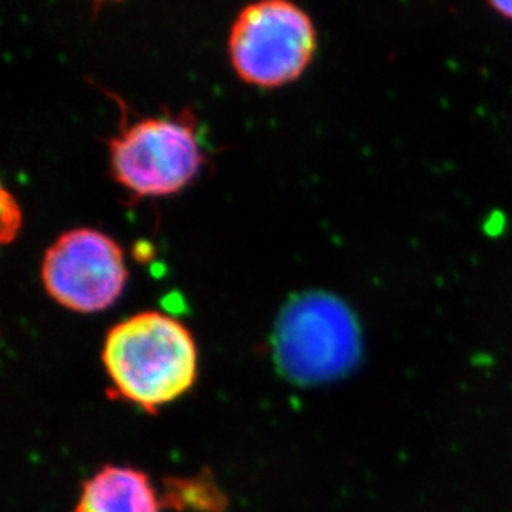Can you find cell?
Listing matches in <instances>:
<instances>
[{
    "label": "cell",
    "mask_w": 512,
    "mask_h": 512,
    "mask_svg": "<svg viewBox=\"0 0 512 512\" xmlns=\"http://www.w3.org/2000/svg\"><path fill=\"white\" fill-rule=\"evenodd\" d=\"M75 512H161V501L145 473L105 466L83 484Z\"/></svg>",
    "instance_id": "8992f818"
},
{
    "label": "cell",
    "mask_w": 512,
    "mask_h": 512,
    "mask_svg": "<svg viewBox=\"0 0 512 512\" xmlns=\"http://www.w3.org/2000/svg\"><path fill=\"white\" fill-rule=\"evenodd\" d=\"M491 7L498 10L499 14L504 15L506 19L512 20V2H493Z\"/></svg>",
    "instance_id": "9c48e42d"
},
{
    "label": "cell",
    "mask_w": 512,
    "mask_h": 512,
    "mask_svg": "<svg viewBox=\"0 0 512 512\" xmlns=\"http://www.w3.org/2000/svg\"><path fill=\"white\" fill-rule=\"evenodd\" d=\"M20 209L14 199L10 198L7 191L2 193V239L10 241L15 232L20 228Z\"/></svg>",
    "instance_id": "ba28073f"
},
{
    "label": "cell",
    "mask_w": 512,
    "mask_h": 512,
    "mask_svg": "<svg viewBox=\"0 0 512 512\" xmlns=\"http://www.w3.org/2000/svg\"><path fill=\"white\" fill-rule=\"evenodd\" d=\"M116 181L136 196H163L198 174L203 153L188 113L143 118L110 143Z\"/></svg>",
    "instance_id": "277c9868"
},
{
    "label": "cell",
    "mask_w": 512,
    "mask_h": 512,
    "mask_svg": "<svg viewBox=\"0 0 512 512\" xmlns=\"http://www.w3.org/2000/svg\"><path fill=\"white\" fill-rule=\"evenodd\" d=\"M358 348L355 319L332 295H299L277 320L276 362L292 382L312 385L340 377L357 362Z\"/></svg>",
    "instance_id": "7a4b0ae2"
},
{
    "label": "cell",
    "mask_w": 512,
    "mask_h": 512,
    "mask_svg": "<svg viewBox=\"0 0 512 512\" xmlns=\"http://www.w3.org/2000/svg\"><path fill=\"white\" fill-rule=\"evenodd\" d=\"M42 281L50 297L67 309H107L125 287L123 252L112 237L95 229L63 232L45 254Z\"/></svg>",
    "instance_id": "5b68a950"
},
{
    "label": "cell",
    "mask_w": 512,
    "mask_h": 512,
    "mask_svg": "<svg viewBox=\"0 0 512 512\" xmlns=\"http://www.w3.org/2000/svg\"><path fill=\"white\" fill-rule=\"evenodd\" d=\"M102 358L116 393L146 411L183 397L198 377L193 335L161 312L131 315L112 327Z\"/></svg>",
    "instance_id": "6da1fadb"
},
{
    "label": "cell",
    "mask_w": 512,
    "mask_h": 512,
    "mask_svg": "<svg viewBox=\"0 0 512 512\" xmlns=\"http://www.w3.org/2000/svg\"><path fill=\"white\" fill-rule=\"evenodd\" d=\"M314 50L312 20L285 0L247 5L229 35V55L237 75L261 87H277L299 77Z\"/></svg>",
    "instance_id": "3957f363"
},
{
    "label": "cell",
    "mask_w": 512,
    "mask_h": 512,
    "mask_svg": "<svg viewBox=\"0 0 512 512\" xmlns=\"http://www.w3.org/2000/svg\"><path fill=\"white\" fill-rule=\"evenodd\" d=\"M165 503L179 511H223L226 498L211 478H174L166 483Z\"/></svg>",
    "instance_id": "52a82bcc"
}]
</instances>
